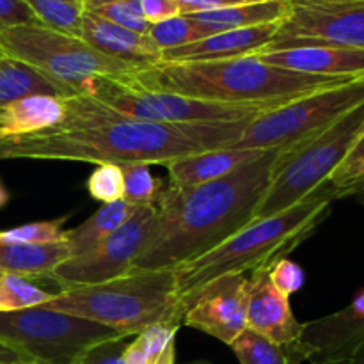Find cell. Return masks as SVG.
<instances>
[{
  "label": "cell",
  "mask_w": 364,
  "mask_h": 364,
  "mask_svg": "<svg viewBox=\"0 0 364 364\" xmlns=\"http://www.w3.org/2000/svg\"><path fill=\"white\" fill-rule=\"evenodd\" d=\"M311 364H364V345L359 347L354 354L347 355V358L341 359H333V361H320V363H311Z\"/></svg>",
  "instance_id": "obj_41"
},
{
  "label": "cell",
  "mask_w": 364,
  "mask_h": 364,
  "mask_svg": "<svg viewBox=\"0 0 364 364\" xmlns=\"http://www.w3.org/2000/svg\"><path fill=\"white\" fill-rule=\"evenodd\" d=\"M32 95L66 98V95L38 70L0 52V109Z\"/></svg>",
  "instance_id": "obj_25"
},
{
  "label": "cell",
  "mask_w": 364,
  "mask_h": 364,
  "mask_svg": "<svg viewBox=\"0 0 364 364\" xmlns=\"http://www.w3.org/2000/svg\"><path fill=\"white\" fill-rule=\"evenodd\" d=\"M38 23V18L25 0H0V31Z\"/></svg>",
  "instance_id": "obj_37"
},
{
  "label": "cell",
  "mask_w": 364,
  "mask_h": 364,
  "mask_svg": "<svg viewBox=\"0 0 364 364\" xmlns=\"http://www.w3.org/2000/svg\"><path fill=\"white\" fill-rule=\"evenodd\" d=\"M70 215H63L52 220H38V223L21 224L11 230L0 231V244H52V242L66 240L64 224Z\"/></svg>",
  "instance_id": "obj_30"
},
{
  "label": "cell",
  "mask_w": 364,
  "mask_h": 364,
  "mask_svg": "<svg viewBox=\"0 0 364 364\" xmlns=\"http://www.w3.org/2000/svg\"><path fill=\"white\" fill-rule=\"evenodd\" d=\"M192 364H208V363H201V361H199V363H192Z\"/></svg>",
  "instance_id": "obj_44"
},
{
  "label": "cell",
  "mask_w": 364,
  "mask_h": 364,
  "mask_svg": "<svg viewBox=\"0 0 364 364\" xmlns=\"http://www.w3.org/2000/svg\"><path fill=\"white\" fill-rule=\"evenodd\" d=\"M269 269H258L247 277V329L276 343L301 341L304 323L295 318L290 299L272 284Z\"/></svg>",
  "instance_id": "obj_14"
},
{
  "label": "cell",
  "mask_w": 364,
  "mask_h": 364,
  "mask_svg": "<svg viewBox=\"0 0 364 364\" xmlns=\"http://www.w3.org/2000/svg\"><path fill=\"white\" fill-rule=\"evenodd\" d=\"M130 78L151 91L174 92L219 103H287L318 89L352 80L281 70L265 64L256 55L223 60L156 63L135 71Z\"/></svg>",
  "instance_id": "obj_3"
},
{
  "label": "cell",
  "mask_w": 364,
  "mask_h": 364,
  "mask_svg": "<svg viewBox=\"0 0 364 364\" xmlns=\"http://www.w3.org/2000/svg\"><path fill=\"white\" fill-rule=\"evenodd\" d=\"M288 2H294V0H288Z\"/></svg>",
  "instance_id": "obj_46"
},
{
  "label": "cell",
  "mask_w": 364,
  "mask_h": 364,
  "mask_svg": "<svg viewBox=\"0 0 364 364\" xmlns=\"http://www.w3.org/2000/svg\"><path fill=\"white\" fill-rule=\"evenodd\" d=\"M302 340L313 348L311 363L354 354L364 345V290L341 311L304 323Z\"/></svg>",
  "instance_id": "obj_15"
},
{
  "label": "cell",
  "mask_w": 364,
  "mask_h": 364,
  "mask_svg": "<svg viewBox=\"0 0 364 364\" xmlns=\"http://www.w3.org/2000/svg\"><path fill=\"white\" fill-rule=\"evenodd\" d=\"M290 13L288 0H265V2L233 6L226 9L205 11V13L187 14L199 31L201 38L219 34L226 31L258 27L267 23H279Z\"/></svg>",
  "instance_id": "obj_20"
},
{
  "label": "cell",
  "mask_w": 364,
  "mask_h": 364,
  "mask_svg": "<svg viewBox=\"0 0 364 364\" xmlns=\"http://www.w3.org/2000/svg\"><path fill=\"white\" fill-rule=\"evenodd\" d=\"M45 27L80 38L84 0H25Z\"/></svg>",
  "instance_id": "obj_27"
},
{
  "label": "cell",
  "mask_w": 364,
  "mask_h": 364,
  "mask_svg": "<svg viewBox=\"0 0 364 364\" xmlns=\"http://www.w3.org/2000/svg\"><path fill=\"white\" fill-rule=\"evenodd\" d=\"M0 364H38L31 355L0 341Z\"/></svg>",
  "instance_id": "obj_40"
},
{
  "label": "cell",
  "mask_w": 364,
  "mask_h": 364,
  "mask_svg": "<svg viewBox=\"0 0 364 364\" xmlns=\"http://www.w3.org/2000/svg\"><path fill=\"white\" fill-rule=\"evenodd\" d=\"M359 201H361V203H363V205H364V199H359Z\"/></svg>",
  "instance_id": "obj_45"
},
{
  "label": "cell",
  "mask_w": 364,
  "mask_h": 364,
  "mask_svg": "<svg viewBox=\"0 0 364 364\" xmlns=\"http://www.w3.org/2000/svg\"><path fill=\"white\" fill-rule=\"evenodd\" d=\"M128 338L119 336L114 340L100 341L89 347L75 364H127L124 363V350L128 347Z\"/></svg>",
  "instance_id": "obj_36"
},
{
  "label": "cell",
  "mask_w": 364,
  "mask_h": 364,
  "mask_svg": "<svg viewBox=\"0 0 364 364\" xmlns=\"http://www.w3.org/2000/svg\"><path fill=\"white\" fill-rule=\"evenodd\" d=\"M180 6L181 14L192 13H205V11L226 9L233 6H245V4L265 2V0H176Z\"/></svg>",
  "instance_id": "obj_39"
},
{
  "label": "cell",
  "mask_w": 364,
  "mask_h": 364,
  "mask_svg": "<svg viewBox=\"0 0 364 364\" xmlns=\"http://www.w3.org/2000/svg\"><path fill=\"white\" fill-rule=\"evenodd\" d=\"M84 9L110 23L130 28L139 34H148L149 23L130 0H84Z\"/></svg>",
  "instance_id": "obj_32"
},
{
  "label": "cell",
  "mask_w": 364,
  "mask_h": 364,
  "mask_svg": "<svg viewBox=\"0 0 364 364\" xmlns=\"http://www.w3.org/2000/svg\"><path fill=\"white\" fill-rule=\"evenodd\" d=\"M7 203H9V192H7V188L4 187L2 181H0V210H2Z\"/></svg>",
  "instance_id": "obj_42"
},
{
  "label": "cell",
  "mask_w": 364,
  "mask_h": 364,
  "mask_svg": "<svg viewBox=\"0 0 364 364\" xmlns=\"http://www.w3.org/2000/svg\"><path fill=\"white\" fill-rule=\"evenodd\" d=\"M352 196H354V198H358V199H364V183L359 185V187H355L354 191L350 192V196H348V198H352Z\"/></svg>",
  "instance_id": "obj_43"
},
{
  "label": "cell",
  "mask_w": 364,
  "mask_h": 364,
  "mask_svg": "<svg viewBox=\"0 0 364 364\" xmlns=\"http://www.w3.org/2000/svg\"><path fill=\"white\" fill-rule=\"evenodd\" d=\"M231 348L240 364H302L313 358V348L304 340L276 343L251 329H245Z\"/></svg>",
  "instance_id": "obj_23"
},
{
  "label": "cell",
  "mask_w": 364,
  "mask_h": 364,
  "mask_svg": "<svg viewBox=\"0 0 364 364\" xmlns=\"http://www.w3.org/2000/svg\"><path fill=\"white\" fill-rule=\"evenodd\" d=\"M137 206H132L124 199L109 205H102L87 220L73 230L66 231V240L71 247V258L91 251L105 238L116 233L132 217Z\"/></svg>",
  "instance_id": "obj_24"
},
{
  "label": "cell",
  "mask_w": 364,
  "mask_h": 364,
  "mask_svg": "<svg viewBox=\"0 0 364 364\" xmlns=\"http://www.w3.org/2000/svg\"><path fill=\"white\" fill-rule=\"evenodd\" d=\"M306 45L364 50V0H294L277 34L258 53Z\"/></svg>",
  "instance_id": "obj_11"
},
{
  "label": "cell",
  "mask_w": 364,
  "mask_h": 364,
  "mask_svg": "<svg viewBox=\"0 0 364 364\" xmlns=\"http://www.w3.org/2000/svg\"><path fill=\"white\" fill-rule=\"evenodd\" d=\"M269 276L274 287L281 294L287 295L288 299L304 287V270L301 269V265H297V263L288 258L277 259L269 269Z\"/></svg>",
  "instance_id": "obj_35"
},
{
  "label": "cell",
  "mask_w": 364,
  "mask_h": 364,
  "mask_svg": "<svg viewBox=\"0 0 364 364\" xmlns=\"http://www.w3.org/2000/svg\"><path fill=\"white\" fill-rule=\"evenodd\" d=\"M148 36L159 46L160 52L180 48V46L191 45L201 39V34L187 14H178L169 20L151 23L148 28Z\"/></svg>",
  "instance_id": "obj_31"
},
{
  "label": "cell",
  "mask_w": 364,
  "mask_h": 364,
  "mask_svg": "<svg viewBox=\"0 0 364 364\" xmlns=\"http://www.w3.org/2000/svg\"><path fill=\"white\" fill-rule=\"evenodd\" d=\"M183 323L230 345L247 329V277L224 274L183 299Z\"/></svg>",
  "instance_id": "obj_13"
},
{
  "label": "cell",
  "mask_w": 364,
  "mask_h": 364,
  "mask_svg": "<svg viewBox=\"0 0 364 364\" xmlns=\"http://www.w3.org/2000/svg\"><path fill=\"white\" fill-rule=\"evenodd\" d=\"M364 134V103L331 124L322 134L290 151L277 153L272 180L255 213V220L277 215L327 183L341 160Z\"/></svg>",
  "instance_id": "obj_7"
},
{
  "label": "cell",
  "mask_w": 364,
  "mask_h": 364,
  "mask_svg": "<svg viewBox=\"0 0 364 364\" xmlns=\"http://www.w3.org/2000/svg\"><path fill=\"white\" fill-rule=\"evenodd\" d=\"M255 55L265 64L295 73L338 78L364 77V50L361 48L306 45Z\"/></svg>",
  "instance_id": "obj_16"
},
{
  "label": "cell",
  "mask_w": 364,
  "mask_h": 364,
  "mask_svg": "<svg viewBox=\"0 0 364 364\" xmlns=\"http://www.w3.org/2000/svg\"><path fill=\"white\" fill-rule=\"evenodd\" d=\"M361 103L364 77L318 89L259 114L231 148L290 151L322 134Z\"/></svg>",
  "instance_id": "obj_9"
},
{
  "label": "cell",
  "mask_w": 364,
  "mask_h": 364,
  "mask_svg": "<svg viewBox=\"0 0 364 364\" xmlns=\"http://www.w3.org/2000/svg\"><path fill=\"white\" fill-rule=\"evenodd\" d=\"M334 199V188L327 181L291 208L247 224L212 251L176 267L181 301L224 274H245L272 267L316 230L329 215Z\"/></svg>",
  "instance_id": "obj_4"
},
{
  "label": "cell",
  "mask_w": 364,
  "mask_h": 364,
  "mask_svg": "<svg viewBox=\"0 0 364 364\" xmlns=\"http://www.w3.org/2000/svg\"><path fill=\"white\" fill-rule=\"evenodd\" d=\"M64 96L32 95L0 109V141L38 134L63 121Z\"/></svg>",
  "instance_id": "obj_21"
},
{
  "label": "cell",
  "mask_w": 364,
  "mask_h": 364,
  "mask_svg": "<svg viewBox=\"0 0 364 364\" xmlns=\"http://www.w3.org/2000/svg\"><path fill=\"white\" fill-rule=\"evenodd\" d=\"M82 95L110 107L121 114L149 123L201 124L249 121L269 112L283 102L219 103L188 98L166 91H151L127 77H95Z\"/></svg>",
  "instance_id": "obj_8"
},
{
  "label": "cell",
  "mask_w": 364,
  "mask_h": 364,
  "mask_svg": "<svg viewBox=\"0 0 364 364\" xmlns=\"http://www.w3.org/2000/svg\"><path fill=\"white\" fill-rule=\"evenodd\" d=\"M0 52L38 70L66 96L82 95L95 77H127L142 70L41 23L0 31Z\"/></svg>",
  "instance_id": "obj_6"
},
{
  "label": "cell",
  "mask_w": 364,
  "mask_h": 364,
  "mask_svg": "<svg viewBox=\"0 0 364 364\" xmlns=\"http://www.w3.org/2000/svg\"><path fill=\"white\" fill-rule=\"evenodd\" d=\"M279 149H267L228 176L198 187L166 185L155 224L132 270L176 269L252 223Z\"/></svg>",
  "instance_id": "obj_2"
},
{
  "label": "cell",
  "mask_w": 364,
  "mask_h": 364,
  "mask_svg": "<svg viewBox=\"0 0 364 364\" xmlns=\"http://www.w3.org/2000/svg\"><path fill=\"white\" fill-rule=\"evenodd\" d=\"M53 294L41 290L34 281L0 272V313H13L48 302Z\"/></svg>",
  "instance_id": "obj_29"
},
{
  "label": "cell",
  "mask_w": 364,
  "mask_h": 364,
  "mask_svg": "<svg viewBox=\"0 0 364 364\" xmlns=\"http://www.w3.org/2000/svg\"><path fill=\"white\" fill-rule=\"evenodd\" d=\"M80 38L103 55L137 68H148L162 60V52L148 34H139L130 28L110 23L87 11L82 16Z\"/></svg>",
  "instance_id": "obj_18"
},
{
  "label": "cell",
  "mask_w": 364,
  "mask_h": 364,
  "mask_svg": "<svg viewBox=\"0 0 364 364\" xmlns=\"http://www.w3.org/2000/svg\"><path fill=\"white\" fill-rule=\"evenodd\" d=\"M180 327L153 326L142 331L124 350L127 364H174L176 334Z\"/></svg>",
  "instance_id": "obj_26"
},
{
  "label": "cell",
  "mask_w": 364,
  "mask_h": 364,
  "mask_svg": "<svg viewBox=\"0 0 364 364\" xmlns=\"http://www.w3.org/2000/svg\"><path fill=\"white\" fill-rule=\"evenodd\" d=\"M156 206H137L130 219L91 251L66 259L46 279L60 290L107 283L132 272L134 262L148 242L155 224Z\"/></svg>",
  "instance_id": "obj_12"
},
{
  "label": "cell",
  "mask_w": 364,
  "mask_h": 364,
  "mask_svg": "<svg viewBox=\"0 0 364 364\" xmlns=\"http://www.w3.org/2000/svg\"><path fill=\"white\" fill-rule=\"evenodd\" d=\"M267 149L220 148L176 159L166 166L169 173V185L188 188L219 180L256 160Z\"/></svg>",
  "instance_id": "obj_19"
},
{
  "label": "cell",
  "mask_w": 364,
  "mask_h": 364,
  "mask_svg": "<svg viewBox=\"0 0 364 364\" xmlns=\"http://www.w3.org/2000/svg\"><path fill=\"white\" fill-rule=\"evenodd\" d=\"M361 183H364V134L355 141L329 178V185L334 188L336 199L348 198L350 192Z\"/></svg>",
  "instance_id": "obj_33"
},
{
  "label": "cell",
  "mask_w": 364,
  "mask_h": 364,
  "mask_svg": "<svg viewBox=\"0 0 364 364\" xmlns=\"http://www.w3.org/2000/svg\"><path fill=\"white\" fill-rule=\"evenodd\" d=\"M70 258L71 247L68 240L52 244H0V272L31 281L48 277Z\"/></svg>",
  "instance_id": "obj_22"
},
{
  "label": "cell",
  "mask_w": 364,
  "mask_h": 364,
  "mask_svg": "<svg viewBox=\"0 0 364 364\" xmlns=\"http://www.w3.org/2000/svg\"><path fill=\"white\" fill-rule=\"evenodd\" d=\"M119 336L102 323L45 306L0 313V341L25 352L38 364H75L89 347Z\"/></svg>",
  "instance_id": "obj_10"
},
{
  "label": "cell",
  "mask_w": 364,
  "mask_h": 364,
  "mask_svg": "<svg viewBox=\"0 0 364 364\" xmlns=\"http://www.w3.org/2000/svg\"><path fill=\"white\" fill-rule=\"evenodd\" d=\"M87 192L102 205L121 201L124 198V176L121 166L100 164L87 180Z\"/></svg>",
  "instance_id": "obj_34"
},
{
  "label": "cell",
  "mask_w": 364,
  "mask_h": 364,
  "mask_svg": "<svg viewBox=\"0 0 364 364\" xmlns=\"http://www.w3.org/2000/svg\"><path fill=\"white\" fill-rule=\"evenodd\" d=\"M64 117L48 130L0 141V160H64L100 164H160L210 149L231 148L249 121L164 124L135 119L95 98H64Z\"/></svg>",
  "instance_id": "obj_1"
},
{
  "label": "cell",
  "mask_w": 364,
  "mask_h": 364,
  "mask_svg": "<svg viewBox=\"0 0 364 364\" xmlns=\"http://www.w3.org/2000/svg\"><path fill=\"white\" fill-rule=\"evenodd\" d=\"M279 23L258 25V27L226 31L206 36L191 45L162 52L160 63H191V60H223L235 57L255 55L265 48L279 31Z\"/></svg>",
  "instance_id": "obj_17"
},
{
  "label": "cell",
  "mask_w": 364,
  "mask_h": 364,
  "mask_svg": "<svg viewBox=\"0 0 364 364\" xmlns=\"http://www.w3.org/2000/svg\"><path fill=\"white\" fill-rule=\"evenodd\" d=\"M130 2L134 4L135 9L141 13V16L149 25L181 14V9L176 0H130Z\"/></svg>",
  "instance_id": "obj_38"
},
{
  "label": "cell",
  "mask_w": 364,
  "mask_h": 364,
  "mask_svg": "<svg viewBox=\"0 0 364 364\" xmlns=\"http://www.w3.org/2000/svg\"><path fill=\"white\" fill-rule=\"evenodd\" d=\"M149 164H127L121 166L124 176V201L132 206H156L166 183L153 176Z\"/></svg>",
  "instance_id": "obj_28"
},
{
  "label": "cell",
  "mask_w": 364,
  "mask_h": 364,
  "mask_svg": "<svg viewBox=\"0 0 364 364\" xmlns=\"http://www.w3.org/2000/svg\"><path fill=\"white\" fill-rule=\"evenodd\" d=\"M41 306L98 322L127 338L153 326L181 327L185 316L174 269L132 270L107 283L66 288Z\"/></svg>",
  "instance_id": "obj_5"
}]
</instances>
